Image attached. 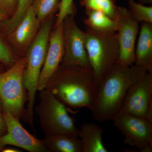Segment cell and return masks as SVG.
Here are the masks:
<instances>
[{"instance_id": "1", "label": "cell", "mask_w": 152, "mask_h": 152, "mask_svg": "<svg viewBox=\"0 0 152 152\" xmlns=\"http://www.w3.org/2000/svg\"><path fill=\"white\" fill-rule=\"evenodd\" d=\"M147 72L134 64L126 66L116 64L98 84L91 110L94 118L101 122L112 121L121 110L129 89Z\"/></svg>"}, {"instance_id": "2", "label": "cell", "mask_w": 152, "mask_h": 152, "mask_svg": "<svg viewBox=\"0 0 152 152\" xmlns=\"http://www.w3.org/2000/svg\"><path fill=\"white\" fill-rule=\"evenodd\" d=\"M97 87L91 69L60 65L47 82L45 88L68 107L91 110Z\"/></svg>"}, {"instance_id": "3", "label": "cell", "mask_w": 152, "mask_h": 152, "mask_svg": "<svg viewBox=\"0 0 152 152\" xmlns=\"http://www.w3.org/2000/svg\"><path fill=\"white\" fill-rule=\"evenodd\" d=\"M53 15L42 23L40 29L26 54V63L24 70L23 81L28 99L22 119L34 129V104L39 78L45 63L50 35L53 23Z\"/></svg>"}, {"instance_id": "4", "label": "cell", "mask_w": 152, "mask_h": 152, "mask_svg": "<svg viewBox=\"0 0 152 152\" xmlns=\"http://www.w3.org/2000/svg\"><path fill=\"white\" fill-rule=\"evenodd\" d=\"M85 48L97 84L116 64L119 53L117 32L86 30Z\"/></svg>"}, {"instance_id": "5", "label": "cell", "mask_w": 152, "mask_h": 152, "mask_svg": "<svg viewBox=\"0 0 152 152\" xmlns=\"http://www.w3.org/2000/svg\"><path fill=\"white\" fill-rule=\"evenodd\" d=\"M40 102L35 107L45 136L69 134L78 136L79 129L68 109L47 89L40 91Z\"/></svg>"}, {"instance_id": "6", "label": "cell", "mask_w": 152, "mask_h": 152, "mask_svg": "<svg viewBox=\"0 0 152 152\" xmlns=\"http://www.w3.org/2000/svg\"><path fill=\"white\" fill-rule=\"evenodd\" d=\"M26 63V56L19 58L12 66L0 73V100L3 110L18 120L22 118L28 99L23 81Z\"/></svg>"}, {"instance_id": "7", "label": "cell", "mask_w": 152, "mask_h": 152, "mask_svg": "<svg viewBox=\"0 0 152 152\" xmlns=\"http://www.w3.org/2000/svg\"><path fill=\"white\" fill-rule=\"evenodd\" d=\"M114 126L124 137L125 143L140 152L152 151V121L121 110L113 119Z\"/></svg>"}, {"instance_id": "8", "label": "cell", "mask_w": 152, "mask_h": 152, "mask_svg": "<svg viewBox=\"0 0 152 152\" xmlns=\"http://www.w3.org/2000/svg\"><path fill=\"white\" fill-rule=\"evenodd\" d=\"M63 24L64 52L60 66L91 69L85 48L86 32L78 26L73 16L66 17Z\"/></svg>"}, {"instance_id": "9", "label": "cell", "mask_w": 152, "mask_h": 152, "mask_svg": "<svg viewBox=\"0 0 152 152\" xmlns=\"http://www.w3.org/2000/svg\"><path fill=\"white\" fill-rule=\"evenodd\" d=\"M115 21L119 46L116 64L126 66H132L134 64L135 49L139 23L132 16L128 9L122 7H118Z\"/></svg>"}, {"instance_id": "10", "label": "cell", "mask_w": 152, "mask_h": 152, "mask_svg": "<svg viewBox=\"0 0 152 152\" xmlns=\"http://www.w3.org/2000/svg\"><path fill=\"white\" fill-rule=\"evenodd\" d=\"M121 110L152 121V72H147L130 88Z\"/></svg>"}, {"instance_id": "11", "label": "cell", "mask_w": 152, "mask_h": 152, "mask_svg": "<svg viewBox=\"0 0 152 152\" xmlns=\"http://www.w3.org/2000/svg\"><path fill=\"white\" fill-rule=\"evenodd\" d=\"M7 131L0 137V152L8 145L21 148L29 152H50L44 145L42 140L31 134L20 122L8 111L3 110Z\"/></svg>"}, {"instance_id": "12", "label": "cell", "mask_w": 152, "mask_h": 152, "mask_svg": "<svg viewBox=\"0 0 152 152\" xmlns=\"http://www.w3.org/2000/svg\"><path fill=\"white\" fill-rule=\"evenodd\" d=\"M41 24L31 7L21 22L6 35L9 43L19 58L26 56L39 32Z\"/></svg>"}, {"instance_id": "13", "label": "cell", "mask_w": 152, "mask_h": 152, "mask_svg": "<svg viewBox=\"0 0 152 152\" xmlns=\"http://www.w3.org/2000/svg\"><path fill=\"white\" fill-rule=\"evenodd\" d=\"M64 24L54 27L50 35L45 63L42 68L37 91L45 89L47 82L59 66L64 57Z\"/></svg>"}, {"instance_id": "14", "label": "cell", "mask_w": 152, "mask_h": 152, "mask_svg": "<svg viewBox=\"0 0 152 152\" xmlns=\"http://www.w3.org/2000/svg\"><path fill=\"white\" fill-rule=\"evenodd\" d=\"M134 64L152 72V23H141L135 49Z\"/></svg>"}, {"instance_id": "15", "label": "cell", "mask_w": 152, "mask_h": 152, "mask_svg": "<svg viewBox=\"0 0 152 152\" xmlns=\"http://www.w3.org/2000/svg\"><path fill=\"white\" fill-rule=\"evenodd\" d=\"M103 133L102 129L97 125L83 124L78 133V137L81 142L82 152H108L103 142Z\"/></svg>"}, {"instance_id": "16", "label": "cell", "mask_w": 152, "mask_h": 152, "mask_svg": "<svg viewBox=\"0 0 152 152\" xmlns=\"http://www.w3.org/2000/svg\"><path fill=\"white\" fill-rule=\"evenodd\" d=\"M42 141L50 152H82L81 142L78 136L69 134L45 136Z\"/></svg>"}, {"instance_id": "17", "label": "cell", "mask_w": 152, "mask_h": 152, "mask_svg": "<svg viewBox=\"0 0 152 152\" xmlns=\"http://www.w3.org/2000/svg\"><path fill=\"white\" fill-rule=\"evenodd\" d=\"M85 9L87 17L84 22L86 30L98 33L116 32L115 20L101 11Z\"/></svg>"}, {"instance_id": "18", "label": "cell", "mask_w": 152, "mask_h": 152, "mask_svg": "<svg viewBox=\"0 0 152 152\" xmlns=\"http://www.w3.org/2000/svg\"><path fill=\"white\" fill-rule=\"evenodd\" d=\"M34 0H17V8L14 15L0 23V29L6 35L11 32L21 22L31 7Z\"/></svg>"}, {"instance_id": "19", "label": "cell", "mask_w": 152, "mask_h": 152, "mask_svg": "<svg viewBox=\"0 0 152 152\" xmlns=\"http://www.w3.org/2000/svg\"><path fill=\"white\" fill-rule=\"evenodd\" d=\"M61 0H34L32 7L41 23L58 11Z\"/></svg>"}, {"instance_id": "20", "label": "cell", "mask_w": 152, "mask_h": 152, "mask_svg": "<svg viewBox=\"0 0 152 152\" xmlns=\"http://www.w3.org/2000/svg\"><path fill=\"white\" fill-rule=\"evenodd\" d=\"M115 1V0H80V3L85 9L101 11L115 20L118 7L116 5Z\"/></svg>"}, {"instance_id": "21", "label": "cell", "mask_w": 152, "mask_h": 152, "mask_svg": "<svg viewBox=\"0 0 152 152\" xmlns=\"http://www.w3.org/2000/svg\"><path fill=\"white\" fill-rule=\"evenodd\" d=\"M18 59L9 43L7 36L0 29V63L7 69L13 65Z\"/></svg>"}, {"instance_id": "22", "label": "cell", "mask_w": 152, "mask_h": 152, "mask_svg": "<svg viewBox=\"0 0 152 152\" xmlns=\"http://www.w3.org/2000/svg\"><path fill=\"white\" fill-rule=\"evenodd\" d=\"M129 12L137 22H147L152 23V7H148L135 0H128Z\"/></svg>"}, {"instance_id": "23", "label": "cell", "mask_w": 152, "mask_h": 152, "mask_svg": "<svg viewBox=\"0 0 152 152\" xmlns=\"http://www.w3.org/2000/svg\"><path fill=\"white\" fill-rule=\"evenodd\" d=\"M76 13V9L74 0H61L54 27L62 23L66 17L70 15L75 16Z\"/></svg>"}, {"instance_id": "24", "label": "cell", "mask_w": 152, "mask_h": 152, "mask_svg": "<svg viewBox=\"0 0 152 152\" xmlns=\"http://www.w3.org/2000/svg\"><path fill=\"white\" fill-rule=\"evenodd\" d=\"M17 5V0H0V9L7 14L9 18L15 13Z\"/></svg>"}, {"instance_id": "25", "label": "cell", "mask_w": 152, "mask_h": 152, "mask_svg": "<svg viewBox=\"0 0 152 152\" xmlns=\"http://www.w3.org/2000/svg\"><path fill=\"white\" fill-rule=\"evenodd\" d=\"M7 131V124L3 114V108L0 100V137L5 134Z\"/></svg>"}, {"instance_id": "26", "label": "cell", "mask_w": 152, "mask_h": 152, "mask_svg": "<svg viewBox=\"0 0 152 152\" xmlns=\"http://www.w3.org/2000/svg\"><path fill=\"white\" fill-rule=\"evenodd\" d=\"M9 18L8 16L0 9V23L8 19Z\"/></svg>"}, {"instance_id": "27", "label": "cell", "mask_w": 152, "mask_h": 152, "mask_svg": "<svg viewBox=\"0 0 152 152\" xmlns=\"http://www.w3.org/2000/svg\"><path fill=\"white\" fill-rule=\"evenodd\" d=\"M2 152H21L20 150L17 149L15 148H7L6 147L5 148L3 149Z\"/></svg>"}, {"instance_id": "28", "label": "cell", "mask_w": 152, "mask_h": 152, "mask_svg": "<svg viewBox=\"0 0 152 152\" xmlns=\"http://www.w3.org/2000/svg\"><path fill=\"white\" fill-rule=\"evenodd\" d=\"M139 3L142 4H152V0H139Z\"/></svg>"}, {"instance_id": "29", "label": "cell", "mask_w": 152, "mask_h": 152, "mask_svg": "<svg viewBox=\"0 0 152 152\" xmlns=\"http://www.w3.org/2000/svg\"><path fill=\"white\" fill-rule=\"evenodd\" d=\"M6 69H7V68L5 67V66L0 63V73L2 72L5 71Z\"/></svg>"}]
</instances>
